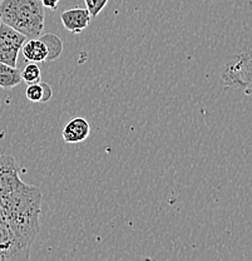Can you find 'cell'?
Segmentation results:
<instances>
[{
    "mask_svg": "<svg viewBox=\"0 0 252 261\" xmlns=\"http://www.w3.org/2000/svg\"><path fill=\"white\" fill-rule=\"evenodd\" d=\"M92 16L87 10V8L86 9H83V8H73V9L64 10L61 14V20L64 28L68 32L74 33V34H78V33L88 28Z\"/></svg>",
    "mask_w": 252,
    "mask_h": 261,
    "instance_id": "7",
    "label": "cell"
},
{
    "mask_svg": "<svg viewBox=\"0 0 252 261\" xmlns=\"http://www.w3.org/2000/svg\"><path fill=\"white\" fill-rule=\"evenodd\" d=\"M28 38L7 24H0V62L17 67L19 51Z\"/></svg>",
    "mask_w": 252,
    "mask_h": 261,
    "instance_id": "5",
    "label": "cell"
},
{
    "mask_svg": "<svg viewBox=\"0 0 252 261\" xmlns=\"http://www.w3.org/2000/svg\"><path fill=\"white\" fill-rule=\"evenodd\" d=\"M0 20L33 39L44 29V7L40 0H2Z\"/></svg>",
    "mask_w": 252,
    "mask_h": 261,
    "instance_id": "2",
    "label": "cell"
},
{
    "mask_svg": "<svg viewBox=\"0 0 252 261\" xmlns=\"http://www.w3.org/2000/svg\"><path fill=\"white\" fill-rule=\"evenodd\" d=\"M25 96L28 100L33 103H47L53 97L51 87L45 82H37V83L28 84L25 89Z\"/></svg>",
    "mask_w": 252,
    "mask_h": 261,
    "instance_id": "10",
    "label": "cell"
},
{
    "mask_svg": "<svg viewBox=\"0 0 252 261\" xmlns=\"http://www.w3.org/2000/svg\"><path fill=\"white\" fill-rule=\"evenodd\" d=\"M21 83L20 70L17 67L4 64L0 62V88L10 89Z\"/></svg>",
    "mask_w": 252,
    "mask_h": 261,
    "instance_id": "11",
    "label": "cell"
},
{
    "mask_svg": "<svg viewBox=\"0 0 252 261\" xmlns=\"http://www.w3.org/2000/svg\"><path fill=\"white\" fill-rule=\"evenodd\" d=\"M17 160L8 154H0V197L12 194L24 184L19 176Z\"/></svg>",
    "mask_w": 252,
    "mask_h": 261,
    "instance_id": "6",
    "label": "cell"
},
{
    "mask_svg": "<svg viewBox=\"0 0 252 261\" xmlns=\"http://www.w3.org/2000/svg\"><path fill=\"white\" fill-rule=\"evenodd\" d=\"M4 220L23 243L32 245L39 232L42 192L24 182L12 194L0 197Z\"/></svg>",
    "mask_w": 252,
    "mask_h": 261,
    "instance_id": "1",
    "label": "cell"
},
{
    "mask_svg": "<svg viewBox=\"0 0 252 261\" xmlns=\"http://www.w3.org/2000/svg\"><path fill=\"white\" fill-rule=\"evenodd\" d=\"M89 133L91 126L88 121L83 117H75L66 124L62 136L66 143H80L89 137Z\"/></svg>",
    "mask_w": 252,
    "mask_h": 261,
    "instance_id": "8",
    "label": "cell"
},
{
    "mask_svg": "<svg viewBox=\"0 0 252 261\" xmlns=\"http://www.w3.org/2000/svg\"><path fill=\"white\" fill-rule=\"evenodd\" d=\"M31 245L23 243L7 221H0V261L29 260Z\"/></svg>",
    "mask_w": 252,
    "mask_h": 261,
    "instance_id": "4",
    "label": "cell"
},
{
    "mask_svg": "<svg viewBox=\"0 0 252 261\" xmlns=\"http://www.w3.org/2000/svg\"><path fill=\"white\" fill-rule=\"evenodd\" d=\"M108 2H109V0H84L87 10L89 12L92 18H96L97 15L101 14L102 10L104 9L105 5L108 4Z\"/></svg>",
    "mask_w": 252,
    "mask_h": 261,
    "instance_id": "14",
    "label": "cell"
},
{
    "mask_svg": "<svg viewBox=\"0 0 252 261\" xmlns=\"http://www.w3.org/2000/svg\"><path fill=\"white\" fill-rule=\"evenodd\" d=\"M21 82H25L26 84L37 83V82L42 81V72H40V67L37 63L29 62L25 65L23 70L20 72Z\"/></svg>",
    "mask_w": 252,
    "mask_h": 261,
    "instance_id": "13",
    "label": "cell"
},
{
    "mask_svg": "<svg viewBox=\"0 0 252 261\" xmlns=\"http://www.w3.org/2000/svg\"><path fill=\"white\" fill-rule=\"evenodd\" d=\"M225 88L231 91H252V48L231 54L221 68Z\"/></svg>",
    "mask_w": 252,
    "mask_h": 261,
    "instance_id": "3",
    "label": "cell"
},
{
    "mask_svg": "<svg viewBox=\"0 0 252 261\" xmlns=\"http://www.w3.org/2000/svg\"><path fill=\"white\" fill-rule=\"evenodd\" d=\"M21 53L26 61L33 62V63L47 62L48 58L47 45L39 37L33 38V39H26L21 47Z\"/></svg>",
    "mask_w": 252,
    "mask_h": 261,
    "instance_id": "9",
    "label": "cell"
},
{
    "mask_svg": "<svg viewBox=\"0 0 252 261\" xmlns=\"http://www.w3.org/2000/svg\"><path fill=\"white\" fill-rule=\"evenodd\" d=\"M39 38L45 43L48 48L47 62L57 61L63 51V42L61 40V38L57 37L55 34H51V33L39 35Z\"/></svg>",
    "mask_w": 252,
    "mask_h": 261,
    "instance_id": "12",
    "label": "cell"
},
{
    "mask_svg": "<svg viewBox=\"0 0 252 261\" xmlns=\"http://www.w3.org/2000/svg\"><path fill=\"white\" fill-rule=\"evenodd\" d=\"M0 3H2V0H0Z\"/></svg>",
    "mask_w": 252,
    "mask_h": 261,
    "instance_id": "18",
    "label": "cell"
},
{
    "mask_svg": "<svg viewBox=\"0 0 252 261\" xmlns=\"http://www.w3.org/2000/svg\"><path fill=\"white\" fill-rule=\"evenodd\" d=\"M40 2H42L44 8H48V9L50 10H55L57 8H58V4L61 0H40Z\"/></svg>",
    "mask_w": 252,
    "mask_h": 261,
    "instance_id": "15",
    "label": "cell"
},
{
    "mask_svg": "<svg viewBox=\"0 0 252 261\" xmlns=\"http://www.w3.org/2000/svg\"><path fill=\"white\" fill-rule=\"evenodd\" d=\"M0 24H2V20H0Z\"/></svg>",
    "mask_w": 252,
    "mask_h": 261,
    "instance_id": "17",
    "label": "cell"
},
{
    "mask_svg": "<svg viewBox=\"0 0 252 261\" xmlns=\"http://www.w3.org/2000/svg\"><path fill=\"white\" fill-rule=\"evenodd\" d=\"M0 221H4V211H3L2 202H0Z\"/></svg>",
    "mask_w": 252,
    "mask_h": 261,
    "instance_id": "16",
    "label": "cell"
}]
</instances>
